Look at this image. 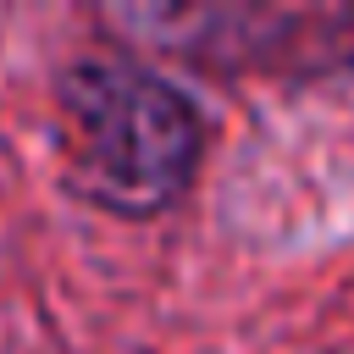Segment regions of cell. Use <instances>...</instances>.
Returning <instances> with one entry per match:
<instances>
[{"label": "cell", "mask_w": 354, "mask_h": 354, "mask_svg": "<svg viewBox=\"0 0 354 354\" xmlns=\"http://www.w3.org/2000/svg\"><path fill=\"white\" fill-rule=\"evenodd\" d=\"M55 111L72 183L116 216L166 210L205 155L199 105L138 61H77L61 77Z\"/></svg>", "instance_id": "1"}]
</instances>
